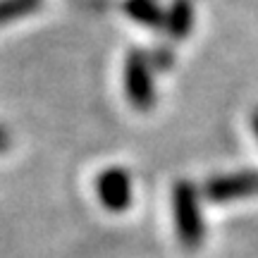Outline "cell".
Instances as JSON below:
<instances>
[{"instance_id": "2", "label": "cell", "mask_w": 258, "mask_h": 258, "mask_svg": "<svg viewBox=\"0 0 258 258\" xmlns=\"http://www.w3.org/2000/svg\"><path fill=\"white\" fill-rule=\"evenodd\" d=\"M124 89H127V98L129 103L139 108V110H146L153 105V77H151V67H148L146 57L132 53L124 67Z\"/></svg>"}, {"instance_id": "1", "label": "cell", "mask_w": 258, "mask_h": 258, "mask_svg": "<svg viewBox=\"0 0 258 258\" xmlns=\"http://www.w3.org/2000/svg\"><path fill=\"white\" fill-rule=\"evenodd\" d=\"M175 222H177V234L186 246H196L203 237V225H201V213H199V203H196V191L189 184H177L175 189Z\"/></svg>"}, {"instance_id": "7", "label": "cell", "mask_w": 258, "mask_h": 258, "mask_svg": "<svg viewBox=\"0 0 258 258\" xmlns=\"http://www.w3.org/2000/svg\"><path fill=\"white\" fill-rule=\"evenodd\" d=\"M191 24V8L186 3H177V8L172 10V17H170V29H175L177 34H184Z\"/></svg>"}, {"instance_id": "6", "label": "cell", "mask_w": 258, "mask_h": 258, "mask_svg": "<svg viewBox=\"0 0 258 258\" xmlns=\"http://www.w3.org/2000/svg\"><path fill=\"white\" fill-rule=\"evenodd\" d=\"M34 8V0H0V24H8L10 19L22 17Z\"/></svg>"}, {"instance_id": "8", "label": "cell", "mask_w": 258, "mask_h": 258, "mask_svg": "<svg viewBox=\"0 0 258 258\" xmlns=\"http://www.w3.org/2000/svg\"><path fill=\"white\" fill-rule=\"evenodd\" d=\"M8 148V137H5V132L0 129V151H5Z\"/></svg>"}, {"instance_id": "3", "label": "cell", "mask_w": 258, "mask_h": 258, "mask_svg": "<svg viewBox=\"0 0 258 258\" xmlns=\"http://www.w3.org/2000/svg\"><path fill=\"white\" fill-rule=\"evenodd\" d=\"M251 194H258V172L215 177L208 184V196L215 201H234V199L251 196Z\"/></svg>"}, {"instance_id": "4", "label": "cell", "mask_w": 258, "mask_h": 258, "mask_svg": "<svg viewBox=\"0 0 258 258\" xmlns=\"http://www.w3.org/2000/svg\"><path fill=\"white\" fill-rule=\"evenodd\" d=\"M98 196L110 211H122L132 201V179L124 170H105L98 179Z\"/></svg>"}, {"instance_id": "9", "label": "cell", "mask_w": 258, "mask_h": 258, "mask_svg": "<svg viewBox=\"0 0 258 258\" xmlns=\"http://www.w3.org/2000/svg\"><path fill=\"white\" fill-rule=\"evenodd\" d=\"M253 129H256V137H258V112L253 115Z\"/></svg>"}, {"instance_id": "5", "label": "cell", "mask_w": 258, "mask_h": 258, "mask_svg": "<svg viewBox=\"0 0 258 258\" xmlns=\"http://www.w3.org/2000/svg\"><path fill=\"white\" fill-rule=\"evenodd\" d=\"M127 10L132 17L139 19V22H144V24H148V27L163 22V15H160V10L156 8L153 0H129Z\"/></svg>"}]
</instances>
